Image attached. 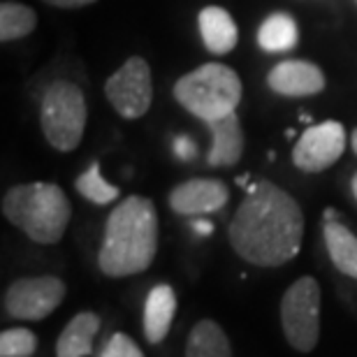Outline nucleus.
<instances>
[{
	"label": "nucleus",
	"instance_id": "nucleus-13",
	"mask_svg": "<svg viewBox=\"0 0 357 357\" xmlns=\"http://www.w3.org/2000/svg\"><path fill=\"white\" fill-rule=\"evenodd\" d=\"M269 89L278 96L306 98L325 91V73L311 61H281L267 75Z\"/></svg>",
	"mask_w": 357,
	"mask_h": 357
},
{
	"label": "nucleus",
	"instance_id": "nucleus-19",
	"mask_svg": "<svg viewBox=\"0 0 357 357\" xmlns=\"http://www.w3.org/2000/svg\"><path fill=\"white\" fill-rule=\"evenodd\" d=\"M38 26V14L33 7L21 3H3L0 5V40L12 42L31 35Z\"/></svg>",
	"mask_w": 357,
	"mask_h": 357
},
{
	"label": "nucleus",
	"instance_id": "nucleus-6",
	"mask_svg": "<svg viewBox=\"0 0 357 357\" xmlns=\"http://www.w3.org/2000/svg\"><path fill=\"white\" fill-rule=\"evenodd\" d=\"M86 100L75 82L59 79L49 84L40 107L42 135L56 151L70 153L82 144L86 130Z\"/></svg>",
	"mask_w": 357,
	"mask_h": 357
},
{
	"label": "nucleus",
	"instance_id": "nucleus-17",
	"mask_svg": "<svg viewBox=\"0 0 357 357\" xmlns=\"http://www.w3.org/2000/svg\"><path fill=\"white\" fill-rule=\"evenodd\" d=\"M197 26H199V35H202L204 47L209 49L211 54H230L239 42V28L234 24L232 14L223 10V7L209 5L199 12L197 17Z\"/></svg>",
	"mask_w": 357,
	"mask_h": 357
},
{
	"label": "nucleus",
	"instance_id": "nucleus-2",
	"mask_svg": "<svg viewBox=\"0 0 357 357\" xmlns=\"http://www.w3.org/2000/svg\"><path fill=\"white\" fill-rule=\"evenodd\" d=\"M160 246L155 204L144 195H128L107 216L98 248V269L107 278L137 276L153 265Z\"/></svg>",
	"mask_w": 357,
	"mask_h": 357
},
{
	"label": "nucleus",
	"instance_id": "nucleus-5",
	"mask_svg": "<svg viewBox=\"0 0 357 357\" xmlns=\"http://www.w3.org/2000/svg\"><path fill=\"white\" fill-rule=\"evenodd\" d=\"M278 323L285 344L295 353L316 351L323 334V288L316 276H299L283 290Z\"/></svg>",
	"mask_w": 357,
	"mask_h": 357
},
{
	"label": "nucleus",
	"instance_id": "nucleus-8",
	"mask_svg": "<svg viewBox=\"0 0 357 357\" xmlns=\"http://www.w3.org/2000/svg\"><path fill=\"white\" fill-rule=\"evenodd\" d=\"M105 96L123 119H142L151 107L153 82L144 59L132 56L105 84Z\"/></svg>",
	"mask_w": 357,
	"mask_h": 357
},
{
	"label": "nucleus",
	"instance_id": "nucleus-23",
	"mask_svg": "<svg viewBox=\"0 0 357 357\" xmlns=\"http://www.w3.org/2000/svg\"><path fill=\"white\" fill-rule=\"evenodd\" d=\"M172 149H174V155L181 162H190L197 158V144H195V139L188 137V135H178Z\"/></svg>",
	"mask_w": 357,
	"mask_h": 357
},
{
	"label": "nucleus",
	"instance_id": "nucleus-7",
	"mask_svg": "<svg viewBox=\"0 0 357 357\" xmlns=\"http://www.w3.org/2000/svg\"><path fill=\"white\" fill-rule=\"evenodd\" d=\"M68 297V283L56 274L21 276L7 285L0 299V311L12 323H40L61 309Z\"/></svg>",
	"mask_w": 357,
	"mask_h": 357
},
{
	"label": "nucleus",
	"instance_id": "nucleus-15",
	"mask_svg": "<svg viewBox=\"0 0 357 357\" xmlns=\"http://www.w3.org/2000/svg\"><path fill=\"white\" fill-rule=\"evenodd\" d=\"M211 130V149L206 153L209 167H232L244 155V130L237 114H227L206 123Z\"/></svg>",
	"mask_w": 357,
	"mask_h": 357
},
{
	"label": "nucleus",
	"instance_id": "nucleus-27",
	"mask_svg": "<svg viewBox=\"0 0 357 357\" xmlns=\"http://www.w3.org/2000/svg\"><path fill=\"white\" fill-rule=\"evenodd\" d=\"M351 146H353V151H355V155H357V128H355L353 135H351Z\"/></svg>",
	"mask_w": 357,
	"mask_h": 357
},
{
	"label": "nucleus",
	"instance_id": "nucleus-3",
	"mask_svg": "<svg viewBox=\"0 0 357 357\" xmlns=\"http://www.w3.org/2000/svg\"><path fill=\"white\" fill-rule=\"evenodd\" d=\"M5 220L21 230L28 239L42 246H54L66 237L73 204L66 190L52 181L17 183L0 202Z\"/></svg>",
	"mask_w": 357,
	"mask_h": 357
},
{
	"label": "nucleus",
	"instance_id": "nucleus-1",
	"mask_svg": "<svg viewBox=\"0 0 357 357\" xmlns=\"http://www.w3.org/2000/svg\"><path fill=\"white\" fill-rule=\"evenodd\" d=\"M304 211L288 190L260 178L246 188L232 213L227 241L246 265L278 269L297 258L304 241Z\"/></svg>",
	"mask_w": 357,
	"mask_h": 357
},
{
	"label": "nucleus",
	"instance_id": "nucleus-21",
	"mask_svg": "<svg viewBox=\"0 0 357 357\" xmlns=\"http://www.w3.org/2000/svg\"><path fill=\"white\" fill-rule=\"evenodd\" d=\"M40 348V339L28 325H10L0 332V357H33Z\"/></svg>",
	"mask_w": 357,
	"mask_h": 357
},
{
	"label": "nucleus",
	"instance_id": "nucleus-14",
	"mask_svg": "<svg viewBox=\"0 0 357 357\" xmlns=\"http://www.w3.org/2000/svg\"><path fill=\"white\" fill-rule=\"evenodd\" d=\"M102 316L98 311H79L68 320L56 339V357H91L96 351Z\"/></svg>",
	"mask_w": 357,
	"mask_h": 357
},
{
	"label": "nucleus",
	"instance_id": "nucleus-26",
	"mask_svg": "<svg viewBox=\"0 0 357 357\" xmlns=\"http://www.w3.org/2000/svg\"><path fill=\"white\" fill-rule=\"evenodd\" d=\"M351 192H353V197H355V202H357V172L351 178Z\"/></svg>",
	"mask_w": 357,
	"mask_h": 357
},
{
	"label": "nucleus",
	"instance_id": "nucleus-22",
	"mask_svg": "<svg viewBox=\"0 0 357 357\" xmlns=\"http://www.w3.org/2000/svg\"><path fill=\"white\" fill-rule=\"evenodd\" d=\"M98 357H146L142 346L128 332H112L100 346Z\"/></svg>",
	"mask_w": 357,
	"mask_h": 357
},
{
	"label": "nucleus",
	"instance_id": "nucleus-9",
	"mask_svg": "<svg viewBox=\"0 0 357 357\" xmlns=\"http://www.w3.org/2000/svg\"><path fill=\"white\" fill-rule=\"evenodd\" d=\"M348 146V135L344 123L339 121H325L306 128L302 137L292 149V162L297 169L306 174H318L330 169Z\"/></svg>",
	"mask_w": 357,
	"mask_h": 357
},
{
	"label": "nucleus",
	"instance_id": "nucleus-12",
	"mask_svg": "<svg viewBox=\"0 0 357 357\" xmlns=\"http://www.w3.org/2000/svg\"><path fill=\"white\" fill-rule=\"evenodd\" d=\"M178 313V295L174 285L155 283L146 292L142 306V337L149 346H162L172 332L174 318Z\"/></svg>",
	"mask_w": 357,
	"mask_h": 357
},
{
	"label": "nucleus",
	"instance_id": "nucleus-4",
	"mask_svg": "<svg viewBox=\"0 0 357 357\" xmlns=\"http://www.w3.org/2000/svg\"><path fill=\"white\" fill-rule=\"evenodd\" d=\"M241 79L223 63H206L183 75L174 84L176 102L204 123L223 119L237 109L241 100Z\"/></svg>",
	"mask_w": 357,
	"mask_h": 357
},
{
	"label": "nucleus",
	"instance_id": "nucleus-18",
	"mask_svg": "<svg viewBox=\"0 0 357 357\" xmlns=\"http://www.w3.org/2000/svg\"><path fill=\"white\" fill-rule=\"evenodd\" d=\"M299 40V28L297 21L285 12L269 14V17L260 24L258 31V45L262 52L278 54V52H290L297 47Z\"/></svg>",
	"mask_w": 357,
	"mask_h": 357
},
{
	"label": "nucleus",
	"instance_id": "nucleus-25",
	"mask_svg": "<svg viewBox=\"0 0 357 357\" xmlns=\"http://www.w3.org/2000/svg\"><path fill=\"white\" fill-rule=\"evenodd\" d=\"M192 230H195L199 237H209V234L213 232V225L209 223V220H192Z\"/></svg>",
	"mask_w": 357,
	"mask_h": 357
},
{
	"label": "nucleus",
	"instance_id": "nucleus-10",
	"mask_svg": "<svg viewBox=\"0 0 357 357\" xmlns=\"http://www.w3.org/2000/svg\"><path fill=\"white\" fill-rule=\"evenodd\" d=\"M230 199V188L220 178H188L176 183L167 195L169 209L178 216L199 218L220 211Z\"/></svg>",
	"mask_w": 357,
	"mask_h": 357
},
{
	"label": "nucleus",
	"instance_id": "nucleus-11",
	"mask_svg": "<svg viewBox=\"0 0 357 357\" xmlns=\"http://www.w3.org/2000/svg\"><path fill=\"white\" fill-rule=\"evenodd\" d=\"M320 230H323L327 258H330L337 276L357 283V234L346 225L341 213L332 209V206L323 211Z\"/></svg>",
	"mask_w": 357,
	"mask_h": 357
},
{
	"label": "nucleus",
	"instance_id": "nucleus-16",
	"mask_svg": "<svg viewBox=\"0 0 357 357\" xmlns=\"http://www.w3.org/2000/svg\"><path fill=\"white\" fill-rule=\"evenodd\" d=\"M183 357H234L232 339L225 327L213 318L192 323L183 344Z\"/></svg>",
	"mask_w": 357,
	"mask_h": 357
},
{
	"label": "nucleus",
	"instance_id": "nucleus-20",
	"mask_svg": "<svg viewBox=\"0 0 357 357\" xmlns=\"http://www.w3.org/2000/svg\"><path fill=\"white\" fill-rule=\"evenodd\" d=\"M75 188L84 199H89V202L96 206H107L121 197V190L114 183L107 181L102 172H100V162H91V167L86 172H82L77 176Z\"/></svg>",
	"mask_w": 357,
	"mask_h": 357
},
{
	"label": "nucleus",
	"instance_id": "nucleus-24",
	"mask_svg": "<svg viewBox=\"0 0 357 357\" xmlns=\"http://www.w3.org/2000/svg\"><path fill=\"white\" fill-rule=\"evenodd\" d=\"M47 5H54V7H61V10H75V7H86L93 5L96 0H45Z\"/></svg>",
	"mask_w": 357,
	"mask_h": 357
}]
</instances>
